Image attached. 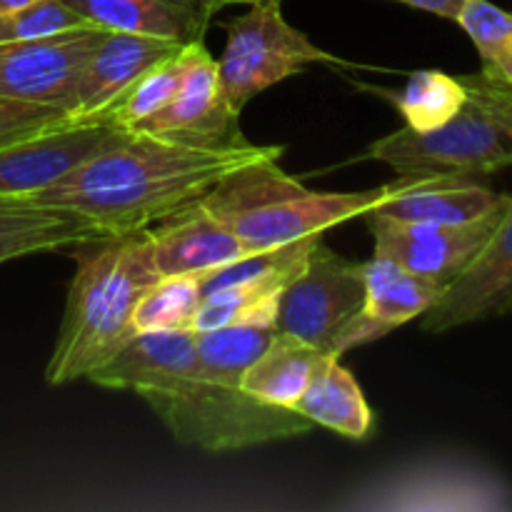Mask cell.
I'll use <instances>...</instances> for the list:
<instances>
[{
    "instance_id": "6da1fadb",
    "label": "cell",
    "mask_w": 512,
    "mask_h": 512,
    "mask_svg": "<svg viewBox=\"0 0 512 512\" xmlns=\"http://www.w3.org/2000/svg\"><path fill=\"white\" fill-rule=\"evenodd\" d=\"M280 153V145H258L245 138L200 145L125 133L48 188L0 198V205L70 210L105 235L135 233L200 200L233 170L255 160L280 158Z\"/></svg>"
},
{
    "instance_id": "7a4b0ae2",
    "label": "cell",
    "mask_w": 512,
    "mask_h": 512,
    "mask_svg": "<svg viewBox=\"0 0 512 512\" xmlns=\"http://www.w3.org/2000/svg\"><path fill=\"white\" fill-rule=\"evenodd\" d=\"M273 335L270 325L195 333L198 365L193 373L173 393L145 403L180 445L205 453H230L310 433L315 425L308 418L293 408L263 403L243 388L245 370Z\"/></svg>"
},
{
    "instance_id": "3957f363",
    "label": "cell",
    "mask_w": 512,
    "mask_h": 512,
    "mask_svg": "<svg viewBox=\"0 0 512 512\" xmlns=\"http://www.w3.org/2000/svg\"><path fill=\"white\" fill-rule=\"evenodd\" d=\"M75 273L63 323L45 365L48 385L88 378L135 333V308L158 283L148 228L73 245Z\"/></svg>"
},
{
    "instance_id": "277c9868",
    "label": "cell",
    "mask_w": 512,
    "mask_h": 512,
    "mask_svg": "<svg viewBox=\"0 0 512 512\" xmlns=\"http://www.w3.org/2000/svg\"><path fill=\"white\" fill-rule=\"evenodd\" d=\"M278 160L243 165L200 198V205L223 220L250 253L278 248L305 235H323L345 220L363 218L368 210L383 205L398 183L358 193H320L285 173Z\"/></svg>"
},
{
    "instance_id": "5b68a950",
    "label": "cell",
    "mask_w": 512,
    "mask_h": 512,
    "mask_svg": "<svg viewBox=\"0 0 512 512\" xmlns=\"http://www.w3.org/2000/svg\"><path fill=\"white\" fill-rule=\"evenodd\" d=\"M468 103L443 128H403L370 145V158L390 165L398 178L475 180L512 165V105L508 88L483 75H460Z\"/></svg>"
},
{
    "instance_id": "8992f818",
    "label": "cell",
    "mask_w": 512,
    "mask_h": 512,
    "mask_svg": "<svg viewBox=\"0 0 512 512\" xmlns=\"http://www.w3.org/2000/svg\"><path fill=\"white\" fill-rule=\"evenodd\" d=\"M223 28L228 38L218 58V83L225 105L238 118L270 85L303 73L313 63H333V55L283 18V0L250 3Z\"/></svg>"
},
{
    "instance_id": "52a82bcc",
    "label": "cell",
    "mask_w": 512,
    "mask_h": 512,
    "mask_svg": "<svg viewBox=\"0 0 512 512\" xmlns=\"http://www.w3.org/2000/svg\"><path fill=\"white\" fill-rule=\"evenodd\" d=\"M363 263L343 258L318 240L303 273L283 290L273 330L333 355L340 330L363 308Z\"/></svg>"
},
{
    "instance_id": "ba28073f",
    "label": "cell",
    "mask_w": 512,
    "mask_h": 512,
    "mask_svg": "<svg viewBox=\"0 0 512 512\" xmlns=\"http://www.w3.org/2000/svg\"><path fill=\"white\" fill-rule=\"evenodd\" d=\"M505 208L470 223H400L373 210L363 218L373 233V255L448 288L488 243Z\"/></svg>"
},
{
    "instance_id": "9c48e42d",
    "label": "cell",
    "mask_w": 512,
    "mask_h": 512,
    "mask_svg": "<svg viewBox=\"0 0 512 512\" xmlns=\"http://www.w3.org/2000/svg\"><path fill=\"white\" fill-rule=\"evenodd\" d=\"M103 30L98 25H83L43 38L3 43L0 95L25 103L53 105L70 113L73 90Z\"/></svg>"
},
{
    "instance_id": "30bf717a",
    "label": "cell",
    "mask_w": 512,
    "mask_h": 512,
    "mask_svg": "<svg viewBox=\"0 0 512 512\" xmlns=\"http://www.w3.org/2000/svg\"><path fill=\"white\" fill-rule=\"evenodd\" d=\"M512 313V195L503 218L473 263L420 315L423 333H448L460 325Z\"/></svg>"
},
{
    "instance_id": "8fae6325",
    "label": "cell",
    "mask_w": 512,
    "mask_h": 512,
    "mask_svg": "<svg viewBox=\"0 0 512 512\" xmlns=\"http://www.w3.org/2000/svg\"><path fill=\"white\" fill-rule=\"evenodd\" d=\"M185 73L178 93L163 110L145 120L133 133H150L158 138L185 143L215 145L245 138L238 115L225 105L218 83V60L205 48V40H193L183 48Z\"/></svg>"
},
{
    "instance_id": "7c38bea8",
    "label": "cell",
    "mask_w": 512,
    "mask_h": 512,
    "mask_svg": "<svg viewBox=\"0 0 512 512\" xmlns=\"http://www.w3.org/2000/svg\"><path fill=\"white\" fill-rule=\"evenodd\" d=\"M108 125L63 123L0 145V198H18L48 188L90 155L123 138Z\"/></svg>"
},
{
    "instance_id": "4fadbf2b",
    "label": "cell",
    "mask_w": 512,
    "mask_h": 512,
    "mask_svg": "<svg viewBox=\"0 0 512 512\" xmlns=\"http://www.w3.org/2000/svg\"><path fill=\"white\" fill-rule=\"evenodd\" d=\"M365 300L363 308L350 318L333 343V355L340 358L348 350L385 338L400 325L420 318L445 288L408 273L393 260L373 255L363 263Z\"/></svg>"
},
{
    "instance_id": "5bb4252c",
    "label": "cell",
    "mask_w": 512,
    "mask_h": 512,
    "mask_svg": "<svg viewBox=\"0 0 512 512\" xmlns=\"http://www.w3.org/2000/svg\"><path fill=\"white\" fill-rule=\"evenodd\" d=\"M180 48V43L153 35L103 30L73 90L70 123H88L93 115L123 95L145 70Z\"/></svg>"
},
{
    "instance_id": "9a60e30c",
    "label": "cell",
    "mask_w": 512,
    "mask_h": 512,
    "mask_svg": "<svg viewBox=\"0 0 512 512\" xmlns=\"http://www.w3.org/2000/svg\"><path fill=\"white\" fill-rule=\"evenodd\" d=\"M198 365L195 333L163 330L138 333L110 360L88 375L90 383L110 390H128L148 400L168 395L188 378Z\"/></svg>"
},
{
    "instance_id": "2e32d148",
    "label": "cell",
    "mask_w": 512,
    "mask_h": 512,
    "mask_svg": "<svg viewBox=\"0 0 512 512\" xmlns=\"http://www.w3.org/2000/svg\"><path fill=\"white\" fill-rule=\"evenodd\" d=\"M148 235L160 275H205L250 255L243 240L200 200L150 225Z\"/></svg>"
},
{
    "instance_id": "e0dca14e",
    "label": "cell",
    "mask_w": 512,
    "mask_h": 512,
    "mask_svg": "<svg viewBox=\"0 0 512 512\" xmlns=\"http://www.w3.org/2000/svg\"><path fill=\"white\" fill-rule=\"evenodd\" d=\"M510 195H500L475 180L398 178L393 195L373 213L400 223H470L505 208Z\"/></svg>"
},
{
    "instance_id": "ac0fdd59",
    "label": "cell",
    "mask_w": 512,
    "mask_h": 512,
    "mask_svg": "<svg viewBox=\"0 0 512 512\" xmlns=\"http://www.w3.org/2000/svg\"><path fill=\"white\" fill-rule=\"evenodd\" d=\"M80 18L105 30L143 33L188 45L205 40L213 13L205 0H63Z\"/></svg>"
},
{
    "instance_id": "d6986e66",
    "label": "cell",
    "mask_w": 512,
    "mask_h": 512,
    "mask_svg": "<svg viewBox=\"0 0 512 512\" xmlns=\"http://www.w3.org/2000/svg\"><path fill=\"white\" fill-rule=\"evenodd\" d=\"M293 410L313 425L333 430L350 440H365L373 430V410L358 380L340 365V358L335 355H325L320 360L308 388L295 400Z\"/></svg>"
},
{
    "instance_id": "ffe728a7",
    "label": "cell",
    "mask_w": 512,
    "mask_h": 512,
    "mask_svg": "<svg viewBox=\"0 0 512 512\" xmlns=\"http://www.w3.org/2000/svg\"><path fill=\"white\" fill-rule=\"evenodd\" d=\"M105 238L88 218L60 208L0 205V263Z\"/></svg>"
},
{
    "instance_id": "44dd1931",
    "label": "cell",
    "mask_w": 512,
    "mask_h": 512,
    "mask_svg": "<svg viewBox=\"0 0 512 512\" xmlns=\"http://www.w3.org/2000/svg\"><path fill=\"white\" fill-rule=\"evenodd\" d=\"M325 355L330 353H323L293 335L275 333L268 348L245 370L243 388L263 403L293 408Z\"/></svg>"
},
{
    "instance_id": "7402d4cb",
    "label": "cell",
    "mask_w": 512,
    "mask_h": 512,
    "mask_svg": "<svg viewBox=\"0 0 512 512\" xmlns=\"http://www.w3.org/2000/svg\"><path fill=\"white\" fill-rule=\"evenodd\" d=\"M185 48V45H183ZM183 48L175 50L168 58L158 60L153 68L145 70L123 95L113 100L108 108L100 110L98 115L88 120V125H108V128L133 133L138 125L153 118L158 110H163L178 93L185 73Z\"/></svg>"
},
{
    "instance_id": "603a6c76",
    "label": "cell",
    "mask_w": 512,
    "mask_h": 512,
    "mask_svg": "<svg viewBox=\"0 0 512 512\" xmlns=\"http://www.w3.org/2000/svg\"><path fill=\"white\" fill-rule=\"evenodd\" d=\"M395 108L405 120V128L415 133H430L443 128L468 103V88L455 75L443 70H418L408 78L405 88L393 95Z\"/></svg>"
},
{
    "instance_id": "cb8c5ba5",
    "label": "cell",
    "mask_w": 512,
    "mask_h": 512,
    "mask_svg": "<svg viewBox=\"0 0 512 512\" xmlns=\"http://www.w3.org/2000/svg\"><path fill=\"white\" fill-rule=\"evenodd\" d=\"M283 290V285L273 283H238L205 293L190 323V333L233 328V325H270L273 328Z\"/></svg>"
},
{
    "instance_id": "d4e9b609",
    "label": "cell",
    "mask_w": 512,
    "mask_h": 512,
    "mask_svg": "<svg viewBox=\"0 0 512 512\" xmlns=\"http://www.w3.org/2000/svg\"><path fill=\"white\" fill-rule=\"evenodd\" d=\"M455 23L468 33L480 55V75L503 88H512V10L490 0H465Z\"/></svg>"
},
{
    "instance_id": "484cf974",
    "label": "cell",
    "mask_w": 512,
    "mask_h": 512,
    "mask_svg": "<svg viewBox=\"0 0 512 512\" xmlns=\"http://www.w3.org/2000/svg\"><path fill=\"white\" fill-rule=\"evenodd\" d=\"M203 300L200 275H163L135 308V333L190 330Z\"/></svg>"
},
{
    "instance_id": "4316f807",
    "label": "cell",
    "mask_w": 512,
    "mask_h": 512,
    "mask_svg": "<svg viewBox=\"0 0 512 512\" xmlns=\"http://www.w3.org/2000/svg\"><path fill=\"white\" fill-rule=\"evenodd\" d=\"M83 25L90 23L80 18L73 8H68L63 0H35L23 8L0 13V45L43 38V35L63 33L70 28H83Z\"/></svg>"
},
{
    "instance_id": "83f0119b",
    "label": "cell",
    "mask_w": 512,
    "mask_h": 512,
    "mask_svg": "<svg viewBox=\"0 0 512 512\" xmlns=\"http://www.w3.org/2000/svg\"><path fill=\"white\" fill-rule=\"evenodd\" d=\"M70 123V115L63 108L40 103H25V100L3 98L0 95V145L8 140L23 138L35 130L53 128V125Z\"/></svg>"
},
{
    "instance_id": "f1b7e54d",
    "label": "cell",
    "mask_w": 512,
    "mask_h": 512,
    "mask_svg": "<svg viewBox=\"0 0 512 512\" xmlns=\"http://www.w3.org/2000/svg\"><path fill=\"white\" fill-rule=\"evenodd\" d=\"M395 3H403V5H410V8L425 10V13L438 15V18L455 20V15H458V10L463 8L465 0H395Z\"/></svg>"
},
{
    "instance_id": "f546056e",
    "label": "cell",
    "mask_w": 512,
    "mask_h": 512,
    "mask_svg": "<svg viewBox=\"0 0 512 512\" xmlns=\"http://www.w3.org/2000/svg\"><path fill=\"white\" fill-rule=\"evenodd\" d=\"M210 8V13H220L223 8H228V5H250V3H258V0H205Z\"/></svg>"
},
{
    "instance_id": "4dcf8cb0",
    "label": "cell",
    "mask_w": 512,
    "mask_h": 512,
    "mask_svg": "<svg viewBox=\"0 0 512 512\" xmlns=\"http://www.w3.org/2000/svg\"><path fill=\"white\" fill-rule=\"evenodd\" d=\"M35 3V0H0V13H8V10L23 8V5Z\"/></svg>"
},
{
    "instance_id": "1f68e13d",
    "label": "cell",
    "mask_w": 512,
    "mask_h": 512,
    "mask_svg": "<svg viewBox=\"0 0 512 512\" xmlns=\"http://www.w3.org/2000/svg\"><path fill=\"white\" fill-rule=\"evenodd\" d=\"M508 98H510V105H512V88H508Z\"/></svg>"
}]
</instances>
